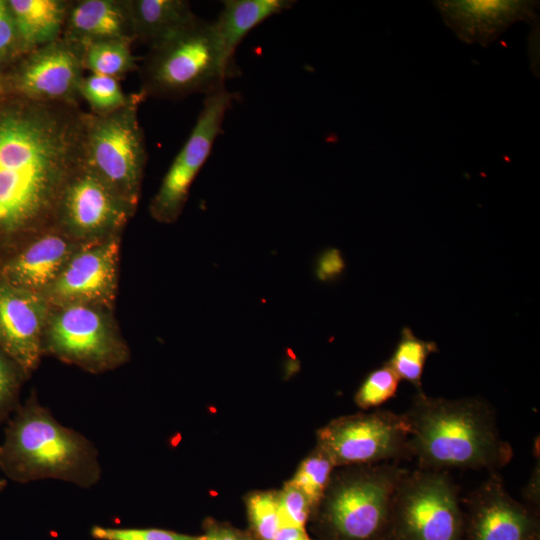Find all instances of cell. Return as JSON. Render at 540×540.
Segmentation results:
<instances>
[{
    "mask_svg": "<svg viewBox=\"0 0 540 540\" xmlns=\"http://www.w3.org/2000/svg\"><path fill=\"white\" fill-rule=\"evenodd\" d=\"M87 112L19 96L0 106V241L54 226L63 188L83 161Z\"/></svg>",
    "mask_w": 540,
    "mask_h": 540,
    "instance_id": "cell-1",
    "label": "cell"
},
{
    "mask_svg": "<svg viewBox=\"0 0 540 540\" xmlns=\"http://www.w3.org/2000/svg\"><path fill=\"white\" fill-rule=\"evenodd\" d=\"M408 423V453L421 468L488 469L495 472L513 457L499 434L495 415L479 398L450 400L418 393L403 413Z\"/></svg>",
    "mask_w": 540,
    "mask_h": 540,
    "instance_id": "cell-2",
    "label": "cell"
},
{
    "mask_svg": "<svg viewBox=\"0 0 540 540\" xmlns=\"http://www.w3.org/2000/svg\"><path fill=\"white\" fill-rule=\"evenodd\" d=\"M0 469L12 481L64 480L91 487L100 478L97 451L60 424L35 394L14 411L0 443Z\"/></svg>",
    "mask_w": 540,
    "mask_h": 540,
    "instance_id": "cell-3",
    "label": "cell"
},
{
    "mask_svg": "<svg viewBox=\"0 0 540 540\" xmlns=\"http://www.w3.org/2000/svg\"><path fill=\"white\" fill-rule=\"evenodd\" d=\"M139 71L140 92L146 98L179 100L224 88L225 81L238 74V67L227 55L214 21L197 17L149 47Z\"/></svg>",
    "mask_w": 540,
    "mask_h": 540,
    "instance_id": "cell-4",
    "label": "cell"
},
{
    "mask_svg": "<svg viewBox=\"0 0 540 540\" xmlns=\"http://www.w3.org/2000/svg\"><path fill=\"white\" fill-rule=\"evenodd\" d=\"M146 97L140 91L129 94L127 103L108 114L86 115L83 164L114 192L137 209L147 150L138 119Z\"/></svg>",
    "mask_w": 540,
    "mask_h": 540,
    "instance_id": "cell-5",
    "label": "cell"
},
{
    "mask_svg": "<svg viewBox=\"0 0 540 540\" xmlns=\"http://www.w3.org/2000/svg\"><path fill=\"white\" fill-rule=\"evenodd\" d=\"M406 473L397 465L378 463L333 474L319 504L324 520L342 540L371 539L389 520L395 491Z\"/></svg>",
    "mask_w": 540,
    "mask_h": 540,
    "instance_id": "cell-6",
    "label": "cell"
},
{
    "mask_svg": "<svg viewBox=\"0 0 540 540\" xmlns=\"http://www.w3.org/2000/svg\"><path fill=\"white\" fill-rule=\"evenodd\" d=\"M103 373L130 358L113 310L83 304L52 306L43 335V355Z\"/></svg>",
    "mask_w": 540,
    "mask_h": 540,
    "instance_id": "cell-7",
    "label": "cell"
},
{
    "mask_svg": "<svg viewBox=\"0 0 540 540\" xmlns=\"http://www.w3.org/2000/svg\"><path fill=\"white\" fill-rule=\"evenodd\" d=\"M392 515L403 540H459L461 536L457 489L438 470L407 471L395 491Z\"/></svg>",
    "mask_w": 540,
    "mask_h": 540,
    "instance_id": "cell-8",
    "label": "cell"
},
{
    "mask_svg": "<svg viewBox=\"0 0 540 540\" xmlns=\"http://www.w3.org/2000/svg\"><path fill=\"white\" fill-rule=\"evenodd\" d=\"M408 437L403 414L375 410L330 421L317 431V446L335 467L371 465L409 457Z\"/></svg>",
    "mask_w": 540,
    "mask_h": 540,
    "instance_id": "cell-9",
    "label": "cell"
},
{
    "mask_svg": "<svg viewBox=\"0 0 540 540\" xmlns=\"http://www.w3.org/2000/svg\"><path fill=\"white\" fill-rule=\"evenodd\" d=\"M136 209L82 163L66 182L54 226L80 243L121 236Z\"/></svg>",
    "mask_w": 540,
    "mask_h": 540,
    "instance_id": "cell-10",
    "label": "cell"
},
{
    "mask_svg": "<svg viewBox=\"0 0 540 540\" xmlns=\"http://www.w3.org/2000/svg\"><path fill=\"white\" fill-rule=\"evenodd\" d=\"M234 99L235 95L225 87L206 95L188 139L150 202L149 212L155 221L173 223L182 213L190 187L222 133L225 115Z\"/></svg>",
    "mask_w": 540,
    "mask_h": 540,
    "instance_id": "cell-11",
    "label": "cell"
},
{
    "mask_svg": "<svg viewBox=\"0 0 540 540\" xmlns=\"http://www.w3.org/2000/svg\"><path fill=\"white\" fill-rule=\"evenodd\" d=\"M121 236L83 244L43 293L52 306L94 305L114 309Z\"/></svg>",
    "mask_w": 540,
    "mask_h": 540,
    "instance_id": "cell-12",
    "label": "cell"
},
{
    "mask_svg": "<svg viewBox=\"0 0 540 540\" xmlns=\"http://www.w3.org/2000/svg\"><path fill=\"white\" fill-rule=\"evenodd\" d=\"M84 47L63 37L26 53L14 80L19 96L78 103L84 77Z\"/></svg>",
    "mask_w": 540,
    "mask_h": 540,
    "instance_id": "cell-13",
    "label": "cell"
},
{
    "mask_svg": "<svg viewBox=\"0 0 540 540\" xmlns=\"http://www.w3.org/2000/svg\"><path fill=\"white\" fill-rule=\"evenodd\" d=\"M51 304L43 294L0 280V350L28 375L43 356Z\"/></svg>",
    "mask_w": 540,
    "mask_h": 540,
    "instance_id": "cell-14",
    "label": "cell"
},
{
    "mask_svg": "<svg viewBox=\"0 0 540 540\" xmlns=\"http://www.w3.org/2000/svg\"><path fill=\"white\" fill-rule=\"evenodd\" d=\"M444 23L465 43L487 46L518 21H535L538 1L438 0Z\"/></svg>",
    "mask_w": 540,
    "mask_h": 540,
    "instance_id": "cell-15",
    "label": "cell"
},
{
    "mask_svg": "<svg viewBox=\"0 0 540 540\" xmlns=\"http://www.w3.org/2000/svg\"><path fill=\"white\" fill-rule=\"evenodd\" d=\"M83 244L50 227L22 243L1 266L0 280L43 294Z\"/></svg>",
    "mask_w": 540,
    "mask_h": 540,
    "instance_id": "cell-16",
    "label": "cell"
},
{
    "mask_svg": "<svg viewBox=\"0 0 540 540\" xmlns=\"http://www.w3.org/2000/svg\"><path fill=\"white\" fill-rule=\"evenodd\" d=\"M469 505V540H533V517L510 496L496 472L470 495Z\"/></svg>",
    "mask_w": 540,
    "mask_h": 540,
    "instance_id": "cell-17",
    "label": "cell"
},
{
    "mask_svg": "<svg viewBox=\"0 0 540 540\" xmlns=\"http://www.w3.org/2000/svg\"><path fill=\"white\" fill-rule=\"evenodd\" d=\"M61 37L84 48L110 40L135 42L127 0L70 1Z\"/></svg>",
    "mask_w": 540,
    "mask_h": 540,
    "instance_id": "cell-18",
    "label": "cell"
},
{
    "mask_svg": "<svg viewBox=\"0 0 540 540\" xmlns=\"http://www.w3.org/2000/svg\"><path fill=\"white\" fill-rule=\"evenodd\" d=\"M136 41L149 47L192 23L197 16L185 0H127Z\"/></svg>",
    "mask_w": 540,
    "mask_h": 540,
    "instance_id": "cell-19",
    "label": "cell"
},
{
    "mask_svg": "<svg viewBox=\"0 0 540 540\" xmlns=\"http://www.w3.org/2000/svg\"><path fill=\"white\" fill-rule=\"evenodd\" d=\"M67 0H9L25 53L49 44L62 36Z\"/></svg>",
    "mask_w": 540,
    "mask_h": 540,
    "instance_id": "cell-20",
    "label": "cell"
},
{
    "mask_svg": "<svg viewBox=\"0 0 540 540\" xmlns=\"http://www.w3.org/2000/svg\"><path fill=\"white\" fill-rule=\"evenodd\" d=\"M293 0H225L214 20L222 45L231 58L237 47L256 26L266 19L290 9Z\"/></svg>",
    "mask_w": 540,
    "mask_h": 540,
    "instance_id": "cell-21",
    "label": "cell"
},
{
    "mask_svg": "<svg viewBox=\"0 0 540 540\" xmlns=\"http://www.w3.org/2000/svg\"><path fill=\"white\" fill-rule=\"evenodd\" d=\"M438 352V346L434 341H426L418 338L413 331L405 326L400 333V339L394 351L386 363L393 369L397 376L410 382L422 393V374L429 355Z\"/></svg>",
    "mask_w": 540,
    "mask_h": 540,
    "instance_id": "cell-22",
    "label": "cell"
},
{
    "mask_svg": "<svg viewBox=\"0 0 540 540\" xmlns=\"http://www.w3.org/2000/svg\"><path fill=\"white\" fill-rule=\"evenodd\" d=\"M131 45L127 41L110 40L86 46L83 56L85 70L119 79L139 69L138 58L133 55Z\"/></svg>",
    "mask_w": 540,
    "mask_h": 540,
    "instance_id": "cell-23",
    "label": "cell"
},
{
    "mask_svg": "<svg viewBox=\"0 0 540 540\" xmlns=\"http://www.w3.org/2000/svg\"><path fill=\"white\" fill-rule=\"evenodd\" d=\"M335 468L329 456L318 446L307 455L289 480L307 497L312 510L318 508Z\"/></svg>",
    "mask_w": 540,
    "mask_h": 540,
    "instance_id": "cell-24",
    "label": "cell"
},
{
    "mask_svg": "<svg viewBox=\"0 0 540 540\" xmlns=\"http://www.w3.org/2000/svg\"><path fill=\"white\" fill-rule=\"evenodd\" d=\"M79 96L88 103L91 113L97 115L116 111L129 99V94L123 92L118 79L93 73L83 77Z\"/></svg>",
    "mask_w": 540,
    "mask_h": 540,
    "instance_id": "cell-25",
    "label": "cell"
},
{
    "mask_svg": "<svg viewBox=\"0 0 540 540\" xmlns=\"http://www.w3.org/2000/svg\"><path fill=\"white\" fill-rule=\"evenodd\" d=\"M246 508L258 540H272L282 526L277 491H255L248 494Z\"/></svg>",
    "mask_w": 540,
    "mask_h": 540,
    "instance_id": "cell-26",
    "label": "cell"
},
{
    "mask_svg": "<svg viewBox=\"0 0 540 540\" xmlns=\"http://www.w3.org/2000/svg\"><path fill=\"white\" fill-rule=\"evenodd\" d=\"M399 382L400 378L385 362L366 376L354 395V401L364 410L378 407L396 394Z\"/></svg>",
    "mask_w": 540,
    "mask_h": 540,
    "instance_id": "cell-27",
    "label": "cell"
},
{
    "mask_svg": "<svg viewBox=\"0 0 540 540\" xmlns=\"http://www.w3.org/2000/svg\"><path fill=\"white\" fill-rule=\"evenodd\" d=\"M27 374L0 350V425L16 410L21 384Z\"/></svg>",
    "mask_w": 540,
    "mask_h": 540,
    "instance_id": "cell-28",
    "label": "cell"
},
{
    "mask_svg": "<svg viewBox=\"0 0 540 540\" xmlns=\"http://www.w3.org/2000/svg\"><path fill=\"white\" fill-rule=\"evenodd\" d=\"M277 493L282 525L305 528L312 512L305 494L289 481Z\"/></svg>",
    "mask_w": 540,
    "mask_h": 540,
    "instance_id": "cell-29",
    "label": "cell"
},
{
    "mask_svg": "<svg viewBox=\"0 0 540 540\" xmlns=\"http://www.w3.org/2000/svg\"><path fill=\"white\" fill-rule=\"evenodd\" d=\"M91 535L98 540H197L198 536L155 528H111L94 526Z\"/></svg>",
    "mask_w": 540,
    "mask_h": 540,
    "instance_id": "cell-30",
    "label": "cell"
},
{
    "mask_svg": "<svg viewBox=\"0 0 540 540\" xmlns=\"http://www.w3.org/2000/svg\"><path fill=\"white\" fill-rule=\"evenodd\" d=\"M17 51L25 53L8 1L0 0V60Z\"/></svg>",
    "mask_w": 540,
    "mask_h": 540,
    "instance_id": "cell-31",
    "label": "cell"
},
{
    "mask_svg": "<svg viewBox=\"0 0 540 540\" xmlns=\"http://www.w3.org/2000/svg\"><path fill=\"white\" fill-rule=\"evenodd\" d=\"M345 269L342 253L336 248L323 251L315 266L316 277L323 282L332 281L340 277Z\"/></svg>",
    "mask_w": 540,
    "mask_h": 540,
    "instance_id": "cell-32",
    "label": "cell"
},
{
    "mask_svg": "<svg viewBox=\"0 0 540 540\" xmlns=\"http://www.w3.org/2000/svg\"><path fill=\"white\" fill-rule=\"evenodd\" d=\"M197 540H250L243 532L228 526L215 525L207 529Z\"/></svg>",
    "mask_w": 540,
    "mask_h": 540,
    "instance_id": "cell-33",
    "label": "cell"
},
{
    "mask_svg": "<svg viewBox=\"0 0 540 540\" xmlns=\"http://www.w3.org/2000/svg\"><path fill=\"white\" fill-rule=\"evenodd\" d=\"M272 540H314L305 528L282 525Z\"/></svg>",
    "mask_w": 540,
    "mask_h": 540,
    "instance_id": "cell-34",
    "label": "cell"
},
{
    "mask_svg": "<svg viewBox=\"0 0 540 540\" xmlns=\"http://www.w3.org/2000/svg\"><path fill=\"white\" fill-rule=\"evenodd\" d=\"M536 483H539V469L537 468V471L533 473V477L531 479V482L528 487V495L529 498L533 501H536L539 498V493L536 492Z\"/></svg>",
    "mask_w": 540,
    "mask_h": 540,
    "instance_id": "cell-35",
    "label": "cell"
}]
</instances>
